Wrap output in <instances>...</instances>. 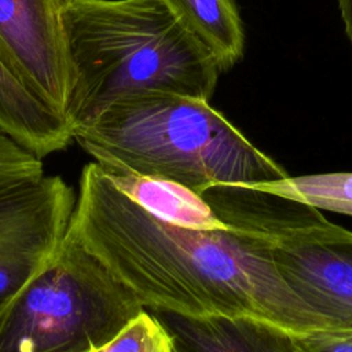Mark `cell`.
Here are the masks:
<instances>
[{"label": "cell", "instance_id": "3957f363", "mask_svg": "<svg viewBox=\"0 0 352 352\" xmlns=\"http://www.w3.org/2000/svg\"><path fill=\"white\" fill-rule=\"evenodd\" d=\"M72 135L106 170L175 182L198 194L289 176L209 100L177 94L128 95Z\"/></svg>", "mask_w": 352, "mask_h": 352}, {"label": "cell", "instance_id": "30bf717a", "mask_svg": "<svg viewBox=\"0 0 352 352\" xmlns=\"http://www.w3.org/2000/svg\"><path fill=\"white\" fill-rule=\"evenodd\" d=\"M114 186L157 219L188 228H227L201 194L169 180L106 170Z\"/></svg>", "mask_w": 352, "mask_h": 352}, {"label": "cell", "instance_id": "8992f818", "mask_svg": "<svg viewBox=\"0 0 352 352\" xmlns=\"http://www.w3.org/2000/svg\"><path fill=\"white\" fill-rule=\"evenodd\" d=\"M77 195L60 176H37L0 191V304L58 253Z\"/></svg>", "mask_w": 352, "mask_h": 352}, {"label": "cell", "instance_id": "277c9868", "mask_svg": "<svg viewBox=\"0 0 352 352\" xmlns=\"http://www.w3.org/2000/svg\"><path fill=\"white\" fill-rule=\"evenodd\" d=\"M143 309L69 230L55 257L0 304V352H92Z\"/></svg>", "mask_w": 352, "mask_h": 352}, {"label": "cell", "instance_id": "4fadbf2b", "mask_svg": "<svg viewBox=\"0 0 352 352\" xmlns=\"http://www.w3.org/2000/svg\"><path fill=\"white\" fill-rule=\"evenodd\" d=\"M92 352H175L166 329L153 312L142 311L116 337Z\"/></svg>", "mask_w": 352, "mask_h": 352}, {"label": "cell", "instance_id": "ba28073f", "mask_svg": "<svg viewBox=\"0 0 352 352\" xmlns=\"http://www.w3.org/2000/svg\"><path fill=\"white\" fill-rule=\"evenodd\" d=\"M175 352H297L294 334L253 316L153 311Z\"/></svg>", "mask_w": 352, "mask_h": 352}, {"label": "cell", "instance_id": "7a4b0ae2", "mask_svg": "<svg viewBox=\"0 0 352 352\" xmlns=\"http://www.w3.org/2000/svg\"><path fill=\"white\" fill-rule=\"evenodd\" d=\"M63 28L73 77L72 128L128 95L209 100L216 89L214 58L164 0H72L63 4Z\"/></svg>", "mask_w": 352, "mask_h": 352}, {"label": "cell", "instance_id": "52a82bcc", "mask_svg": "<svg viewBox=\"0 0 352 352\" xmlns=\"http://www.w3.org/2000/svg\"><path fill=\"white\" fill-rule=\"evenodd\" d=\"M0 58L34 98L67 118L73 77L62 0H0Z\"/></svg>", "mask_w": 352, "mask_h": 352}, {"label": "cell", "instance_id": "2e32d148", "mask_svg": "<svg viewBox=\"0 0 352 352\" xmlns=\"http://www.w3.org/2000/svg\"><path fill=\"white\" fill-rule=\"evenodd\" d=\"M345 36L352 45V0H337Z\"/></svg>", "mask_w": 352, "mask_h": 352}, {"label": "cell", "instance_id": "5b68a950", "mask_svg": "<svg viewBox=\"0 0 352 352\" xmlns=\"http://www.w3.org/2000/svg\"><path fill=\"white\" fill-rule=\"evenodd\" d=\"M201 195L226 226L264 243L308 305L337 327L352 329V231L315 206L253 187L220 184Z\"/></svg>", "mask_w": 352, "mask_h": 352}, {"label": "cell", "instance_id": "e0dca14e", "mask_svg": "<svg viewBox=\"0 0 352 352\" xmlns=\"http://www.w3.org/2000/svg\"><path fill=\"white\" fill-rule=\"evenodd\" d=\"M62 1H63V4H65V3H67V1H72V0H62Z\"/></svg>", "mask_w": 352, "mask_h": 352}, {"label": "cell", "instance_id": "9c48e42d", "mask_svg": "<svg viewBox=\"0 0 352 352\" xmlns=\"http://www.w3.org/2000/svg\"><path fill=\"white\" fill-rule=\"evenodd\" d=\"M0 131L43 160L73 140L69 120L34 98L0 58Z\"/></svg>", "mask_w": 352, "mask_h": 352}, {"label": "cell", "instance_id": "7c38bea8", "mask_svg": "<svg viewBox=\"0 0 352 352\" xmlns=\"http://www.w3.org/2000/svg\"><path fill=\"white\" fill-rule=\"evenodd\" d=\"M249 187L296 199L320 210L352 216V172L287 176Z\"/></svg>", "mask_w": 352, "mask_h": 352}, {"label": "cell", "instance_id": "6da1fadb", "mask_svg": "<svg viewBox=\"0 0 352 352\" xmlns=\"http://www.w3.org/2000/svg\"><path fill=\"white\" fill-rule=\"evenodd\" d=\"M69 230L153 311L253 316L296 336L341 329L289 286L258 238L162 221L124 195L98 162L81 172Z\"/></svg>", "mask_w": 352, "mask_h": 352}, {"label": "cell", "instance_id": "9a60e30c", "mask_svg": "<svg viewBox=\"0 0 352 352\" xmlns=\"http://www.w3.org/2000/svg\"><path fill=\"white\" fill-rule=\"evenodd\" d=\"M297 352H352V329H326L294 334Z\"/></svg>", "mask_w": 352, "mask_h": 352}, {"label": "cell", "instance_id": "8fae6325", "mask_svg": "<svg viewBox=\"0 0 352 352\" xmlns=\"http://www.w3.org/2000/svg\"><path fill=\"white\" fill-rule=\"evenodd\" d=\"M175 16L212 54L220 72L245 54V30L235 0H164Z\"/></svg>", "mask_w": 352, "mask_h": 352}, {"label": "cell", "instance_id": "5bb4252c", "mask_svg": "<svg viewBox=\"0 0 352 352\" xmlns=\"http://www.w3.org/2000/svg\"><path fill=\"white\" fill-rule=\"evenodd\" d=\"M41 175V160L0 131V191Z\"/></svg>", "mask_w": 352, "mask_h": 352}]
</instances>
